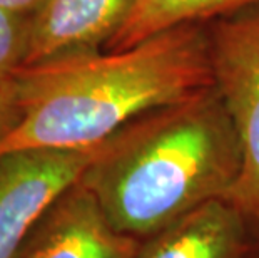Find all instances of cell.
I'll return each instance as SVG.
<instances>
[{
	"instance_id": "6da1fadb",
	"label": "cell",
	"mask_w": 259,
	"mask_h": 258,
	"mask_svg": "<svg viewBox=\"0 0 259 258\" xmlns=\"http://www.w3.org/2000/svg\"><path fill=\"white\" fill-rule=\"evenodd\" d=\"M0 109V156L89 148L149 109L214 84L207 24H189L124 51H97L22 65Z\"/></svg>"
},
{
	"instance_id": "7a4b0ae2",
	"label": "cell",
	"mask_w": 259,
	"mask_h": 258,
	"mask_svg": "<svg viewBox=\"0 0 259 258\" xmlns=\"http://www.w3.org/2000/svg\"><path fill=\"white\" fill-rule=\"evenodd\" d=\"M241 169L239 136L211 86L125 123L79 183L117 232L146 240L207 201L228 198Z\"/></svg>"
},
{
	"instance_id": "3957f363",
	"label": "cell",
	"mask_w": 259,
	"mask_h": 258,
	"mask_svg": "<svg viewBox=\"0 0 259 258\" xmlns=\"http://www.w3.org/2000/svg\"><path fill=\"white\" fill-rule=\"evenodd\" d=\"M214 89L242 150V169L228 198L259 218V4L207 24Z\"/></svg>"
},
{
	"instance_id": "277c9868",
	"label": "cell",
	"mask_w": 259,
	"mask_h": 258,
	"mask_svg": "<svg viewBox=\"0 0 259 258\" xmlns=\"http://www.w3.org/2000/svg\"><path fill=\"white\" fill-rule=\"evenodd\" d=\"M102 144L34 148L0 156V258H12L44 211L80 179Z\"/></svg>"
},
{
	"instance_id": "5b68a950",
	"label": "cell",
	"mask_w": 259,
	"mask_h": 258,
	"mask_svg": "<svg viewBox=\"0 0 259 258\" xmlns=\"http://www.w3.org/2000/svg\"><path fill=\"white\" fill-rule=\"evenodd\" d=\"M139 241L117 232L77 181L44 211L12 258H134Z\"/></svg>"
},
{
	"instance_id": "8992f818",
	"label": "cell",
	"mask_w": 259,
	"mask_h": 258,
	"mask_svg": "<svg viewBox=\"0 0 259 258\" xmlns=\"http://www.w3.org/2000/svg\"><path fill=\"white\" fill-rule=\"evenodd\" d=\"M134 258H259V218L231 198L207 201L141 240Z\"/></svg>"
},
{
	"instance_id": "52a82bcc",
	"label": "cell",
	"mask_w": 259,
	"mask_h": 258,
	"mask_svg": "<svg viewBox=\"0 0 259 258\" xmlns=\"http://www.w3.org/2000/svg\"><path fill=\"white\" fill-rule=\"evenodd\" d=\"M134 0H46L30 17L22 65L97 52L117 34Z\"/></svg>"
},
{
	"instance_id": "ba28073f",
	"label": "cell",
	"mask_w": 259,
	"mask_h": 258,
	"mask_svg": "<svg viewBox=\"0 0 259 258\" xmlns=\"http://www.w3.org/2000/svg\"><path fill=\"white\" fill-rule=\"evenodd\" d=\"M259 0H134L132 9L104 51H124L149 37L189 24H209Z\"/></svg>"
},
{
	"instance_id": "9c48e42d",
	"label": "cell",
	"mask_w": 259,
	"mask_h": 258,
	"mask_svg": "<svg viewBox=\"0 0 259 258\" xmlns=\"http://www.w3.org/2000/svg\"><path fill=\"white\" fill-rule=\"evenodd\" d=\"M30 15L0 7V79L22 67L29 44Z\"/></svg>"
},
{
	"instance_id": "30bf717a",
	"label": "cell",
	"mask_w": 259,
	"mask_h": 258,
	"mask_svg": "<svg viewBox=\"0 0 259 258\" xmlns=\"http://www.w3.org/2000/svg\"><path fill=\"white\" fill-rule=\"evenodd\" d=\"M46 0H0V7L24 15H34Z\"/></svg>"
},
{
	"instance_id": "8fae6325",
	"label": "cell",
	"mask_w": 259,
	"mask_h": 258,
	"mask_svg": "<svg viewBox=\"0 0 259 258\" xmlns=\"http://www.w3.org/2000/svg\"><path fill=\"white\" fill-rule=\"evenodd\" d=\"M14 91H15L14 76H10L7 79H0V109L7 106L9 101L12 99Z\"/></svg>"
}]
</instances>
